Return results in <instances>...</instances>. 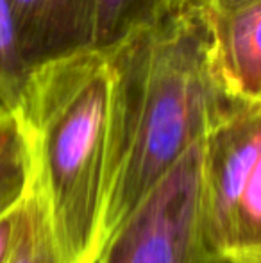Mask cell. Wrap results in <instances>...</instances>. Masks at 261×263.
I'll return each mask as SVG.
<instances>
[{
    "mask_svg": "<svg viewBox=\"0 0 261 263\" xmlns=\"http://www.w3.org/2000/svg\"><path fill=\"white\" fill-rule=\"evenodd\" d=\"M108 54L115 84L106 242L190 147L208 135L224 99L211 70L204 0H185Z\"/></svg>",
    "mask_w": 261,
    "mask_h": 263,
    "instance_id": "1",
    "label": "cell"
},
{
    "mask_svg": "<svg viewBox=\"0 0 261 263\" xmlns=\"http://www.w3.org/2000/svg\"><path fill=\"white\" fill-rule=\"evenodd\" d=\"M113 84L109 54L84 49L34 66L18 109L34 136L61 263H97L104 249Z\"/></svg>",
    "mask_w": 261,
    "mask_h": 263,
    "instance_id": "2",
    "label": "cell"
},
{
    "mask_svg": "<svg viewBox=\"0 0 261 263\" xmlns=\"http://www.w3.org/2000/svg\"><path fill=\"white\" fill-rule=\"evenodd\" d=\"M202 215L224 263H261V102L224 95L204 136Z\"/></svg>",
    "mask_w": 261,
    "mask_h": 263,
    "instance_id": "3",
    "label": "cell"
},
{
    "mask_svg": "<svg viewBox=\"0 0 261 263\" xmlns=\"http://www.w3.org/2000/svg\"><path fill=\"white\" fill-rule=\"evenodd\" d=\"M204 138L109 236L97 263H224L202 215Z\"/></svg>",
    "mask_w": 261,
    "mask_h": 263,
    "instance_id": "4",
    "label": "cell"
},
{
    "mask_svg": "<svg viewBox=\"0 0 261 263\" xmlns=\"http://www.w3.org/2000/svg\"><path fill=\"white\" fill-rule=\"evenodd\" d=\"M211 70L224 95L261 102V0H204Z\"/></svg>",
    "mask_w": 261,
    "mask_h": 263,
    "instance_id": "5",
    "label": "cell"
},
{
    "mask_svg": "<svg viewBox=\"0 0 261 263\" xmlns=\"http://www.w3.org/2000/svg\"><path fill=\"white\" fill-rule=\"evenodd\" d=\"M20 43L34 68L52 59L93 49L97 0H9Z\"/></svg>",
    "mask_w": 261,
    "mask_h": 263,
    "instance_id": "6",
    "label": "cell"
},
{
    "mask_svg": "<svg viewBox=\"0 0 261 263\" xmlns=\"http://www.w3.org/2000/svg\"><path fill=\"white\" fill-rule=\"evenodd\" d=\"M38 172L32 133L20 115L0 106V215L25 199Z\"/></svg>",
    "mask_w": 261,
    "mask_h": 263,
    "instance_id": "7",
    "label": "cell"
},
{
    "mask_svg": "<svg viewBox=\"0 0 261 263\" xmlns=\"http://www.w3.org/2000/svg\"><path fill=\"white\" fill-rule=\"evenodd\" d=\"M185 0H97L93 49L109 52Z\"/></svg>",
    "mask_w": 261,
    "mask_h": 263,
    "instance_id": "8",
    "label": "cell"
},
{
    "mask_svg": "<svg viewBox=\"0 0 261 263\" xmlns=\"http://www.w3.org/2000/svg\"><path fill=\"white\" fill-rule=\"evenodd\" d=\"M7 263H61L49 202L38 172L22 204L20 228Z\"/></svg>",
    "mask_w": 261,
    "mask_h": 263,
    "instance_id": "9",
    "label": "cell"
},
{
    "mask_svg": "<svg viewBox=\"0 0 261 263\" xmlns=\"http://www.w3.org/2000/svg\"><path fill=\"white\" fill-rule=\"evenodd\" d=\"M31 72L11 2L0 0V106L14 113L20 109Z\"/></svg>",
    "mask_w": 261,
    "mask_h": 263,
    "instance_id": "10",
    "label": "cell"
},
{
    "mask_svg": "<svg viewBox=\"0 0 261 263\" xmlns=\"http://www.w3.org/2000/svg\"><path fill=\"white\" fill-rule=\"evenodd\" d=\"M22 204L14 206L13 210L6 211L0 215V263H7L13 253L14 242H16L18 228H20V217H22Z\"/></svg>",
    "mask_w": 261,
    "mask_h": 263,
    "instance_id": "11",
    "label": "cell"
}]
</instances>
